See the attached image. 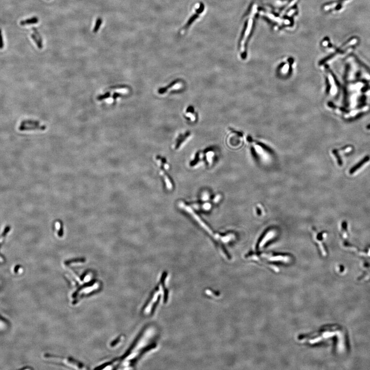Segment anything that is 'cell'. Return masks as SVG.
Returning a JSON list of instances; mask_svg holds the SVG:
<instances>
[{
    "instance_id": "1",
    "label": "cell",
    "mask_w": 370,
    "mask_h": 370,
    "mask_svg": "<svg viewBox=\"0 0 370 370\" xmlns=\"http://www.w3.org/2000/svg\"><path fill=\"white\" fill-rule=\"evenodd\" d=\"M247 140L250 144L252 153L256 159L265 163L270 160L272 156V151L269 148L263 143L254 140L249 136L247 137Z\"/></svg>"
},
{
    "instance_id": "2",
    "label": "cell",
    "mask_w": 370,
    "mask_h": 370,
    "mask_svg": "<svg viewBox=\"0 0 370 370\" xmlns=\"http://www.w3.org/2000/svg\"><path fill=\"white\" fill-rule=\"evenodd\" d=\"M179 207L182 208V209L186 211L187 213H188L190 214L191 216L193 217L194 219L196 220V221L197 222V223L200 225V227H202L208 234H209L211 236L214 237L215 239L218 240L219 241L220 238V237L221 235L220 236L219 235L214 234V233H213V232L212 231V230L210 229V228H209L207 225L205 223V222L203 221L202 219H200V217L196 214V212H194L193 210L191 209V208L190 207H189L188 205H187L186 204H185L183 202H179Z\"/></svg>"
},
{
    "instance_id": "3",
    "label": "cell",
    "mask_w": 370,
    "mask_h": 370,
    "mask_svg": "<svg viewBox=\"0 0 370 370\" xmlns=\"http://www.w3.org/2000/svg\"><path fill=\"white\" fill-rule=\"evenodd\" d=\"M226 142L232 148H237L243 143V134L241 132L235 129L229 128V133L226 138Z\"/></svg>"
},
{
    "instance_id": "4",
    "label": "cell",
    "mask_w": 370,
    "mask_h": 370,
    "mask_svg": "<svg viewBox=\"0 0 370 370\" xmlns=\"http://www.w3.org/2000/svg\"><path fill=\"white\" fill-rule=\"evenodd\" d=\"M184 87V81L182 79H175L167 85L159 88L157 90V93L159 95H166L168 94L181 91Z\"/></svg>"
},
{
    "instance_id": "5",
    "label": "cell",
    "mask_w": 370,
    "mask_h": 370,
    "mask_svg": "<svg viewBox=\"0 0 370 370\" xmlns=\"http://www.w3.org/2000/svg\"><path fill=\"white\" fill-rule=\"evenodd\" d=\"M192 136V134L190 131H186L183 133H180L177 135L175 140L174 143V149L178 150L181 149Z\"/></svg>"
},
{
    "instance_id": "6",
    "label": "cell",
    "mask_w": 370,
    "mask_h": 370,
    "mask_svg": "<svg viewBox=\"0 0 370 370\" xmlns=\"http://www.w3.org/2000/svg\"><path fill=\"white\" fill-rule=\"evenodd\" d=\"M184 118L190 123L196 122L198 119V115L195 107L189 105L185 109L183 114Z\"/></svg>"
},
{
    "instance_id": "7",
    "label": "cell",
    "mask_w": 370,
    "mask_h": 370,
    "mask_svg": "<svg viewBox=\"0 0 370 370\" xmlns=\"http://www.w3.org/2000/svg\"><path fill=\"white\" fill-rule=\"evenodd\" d=\"M291 64L289 63H283L280 65L277 70V74L280 78H287L291 74Z\"/></svg>"
},
{
    "instance_id": "8",
    "label": "cell",
    "mask_w": 370,
    "mask_h": 370,
    "mask_svg": "<svg viewBox=\"0 0 370 370\" xmlns=\"http://www.w3.org/2000/svg\"><path fill=\"white\" fill-rule=\"evenodd\" d=\"M275 232L272 230L269 231L266 233L259 242L260 243H259V248L263 247V246L267 243V242L274 237L275 235Z\"/></svg>"
},
{
    "instance_id": "9",
    "label": "cell",
    "mask_w": 370,
    "mask_h": 370,
    "mask_svg": "<svg viewBox=\"0 0 370 370\" xmlns=\"http://www.w3.org/2000/svg\"><path fill=\"white\" fill-rule=\"evenodd\" d=\"M370 156H365V157L363 158V159H362L360 161H359L358 163H357V164H356V165L355 166H354L353 168H352L351 170L349 171V173H350L351 174H354L356 172V171H357V170H358L361 167H362V166L364 165V164H365V163H367V162H368V161H369V160H370Z\"/></svg>"
},
{
    "instance_id": "10",
    "label": "cell",
    "mask_w": 370,
    "mask_h": 370,
    "mask_svg": "<svg viewBox=\"0 0 370 370\" xmlns=\"http://www.w3.org/2000/svg\"><path fill=\"white\" fill-rule=\"evenodd\" d=\"M19 130L20 131H28V130H44L46 129V127L44 126H33L31 127H27V126H21L19 128Z\"/></svg>"
},
{
    "instance_id": "11",
    "label": "cell",
    "mask_w": 370,
    "mask_h": 370,
    "mask_svg": "<svg viewBox=\"0 0 370 370\" xmlns=\"http://www.w3.org/2000/svg\"><path fill=\"white\" fill-rule=\"evenodd\" d=\"M159 170H160V174L162 175V176L163 177V179L165 181L166 186L168 189H171L172 188V183L171 182L170 179L168 177V175L166 174L165 170H164L165 169L161 168V167H159Z\"/></svg>"
},
{
    "instance_id": "12",
    "label": "cell",
    "mask_w": 370,
    "mask_h": 370,
    "mask_svg": "<svg viewBox=\"0 0 370 370\" xmlns=\"http://www.w3.org/2000/svg\"><path fill=\"white\" fill-rule=\"evenodd\" d=\"M39 21V19L37 17H33L30 19H26L25 20H22L20 22V24L21 25H29V24H33L37 23Z\"/></svg>"
},
{
    "instance_id": "13",
    "label": "cell",
    "mask_w": 370,
    "mask_h": 370,
    "mask_svg": "<svg viewBox=\"0 0 370 370\" xmlns=\"http://www.w3.org/2000/svg\"><path fill=\"white\" fill-rule=\"evenodd\" d=\"M31 37L34 40V41H35V43H36L37 47H38V48L40 49H41L43 47L42 41H41L37 37V36L34 35V34H32V35H31Z\"/></svg>"
},
{
    "instance_id": "14",
    "label": "cell",
    "mask_w": 370,
    "mask_h": 370,
    "mask_svg": "<svg viewBox=\"0 0 370 370\" xmlns=\"http://www.w3.org/2000/svg\"><path fill=\"white\" fill-rule=\"evenodd\" d=\"M102 22H103L102 19H101V18L97 19V21H96V22L95 26V27L94 28V33H97V31L99 30V29L100 28V26L101 25Z\"/></svg>"
},
{
    "instance_id": "15",
    "label": "cell",
    "mask_w": 370,
    "mask_h": 370,
    "mask_svg": "<svg viewBox=\"0 0 370 370\" xmlns=\"http://www.w3.org/2000/svg\"><path fill=\"white\" fill-rule=\"evenodd\" d=\"M333 153L335 155V156L337 158V159L338 161V163L339 165L342 166V159L341 158V157H340V155H339V154L338 153V152L337 150H334L333 151Z\"/></svg>"
},
{
    "instance_id": "16",
    "label": "cell",
    "mask_w": 370,
    "mask_h": 370,
    "mask_svg": "<svg viewBox=\"0 0 370 370\" xmlns=\"http://www.w3.org/2000/svg\"><path fill=\"white\" fill-rule=\"evenodd\" d=\"M22 125L24 124H30V125H33V126H39V122L37 121H34V120H25L23 121L22 122Z\"/></svg>"
},
{
    "instance_id": "17",
    "label": "cell",
    "mask_w": 370,
    "mask_h": 370,
    "mask_svg": "<svg viewBox=\"0 0 370 370\" xmlns=\"http://www.w3.org/2000/svg\"><path fill=\"white\" fill-rule=\"evenodd\" d=\"M84 261H85V259H75V260H70V261H66V264H69L73 263V262H83Z\"/></svg>"
},
{
    "instance_id": "18",
    "label": "cell",
    "mask_w": 370,
    "mask_h": 370,
    "mask_svg": "<svg viewBox=\"0 0 370 370\" xmlns=\"http://www.w3.org/2000/svg\"><path fill=\"white\" fill-rule=\"evenodd\" d=\"M7 327V324L5 321L0 318V330H4Z\"/></svg>"
},
{
    "instance_id": "19",
    "label": "cell",
    "mask_w": 370,
    "mask_h": 370,
    "mask_svg": "<svg viewBox=\"0 0 370 370\" xmlns=\"http://www.w3.org/2000/svg\"><path fill=\"white\" fill-rule=\"evenodd\" d=\"M4 46V43L3 39L2 33V30L0 28V49H2Z\"/></svg>"
},
{
    "instance_id": "20",
    "label": "cell",
    "mask_w": 370,
    "mask_h": 370,
    "mask_svg": "<svg viewBox=\"0 0 370 370\" xmlns=\"http://www.w3.org/2000/svg\"><path fill=\"white\" fill-rule=\"evenodd\" d=\"M9 231H10V228H8V229H7L5 230V231H4V233H3L2 235L0 237V244L1 243V242H2V241L3 240V239H4V238H5V237H6V233H8Z\"/></svg>"
},
{
    "instance_id": "21",
    "label": "cell",
    "mask_w": 370,
    "mask_h": 370,
    "mask_svg": "<svg viewBox=\"0 0 370 370\" xmlns=\"http://www.w3.org/2000/svg\"><path fill=\"white\" fill-rule=\"evenodd\" d=\"M32 29H33V31H34V33H35L36 35L37 36V37L41 41H42V38L41 37V36L40 35V34L39 33V32L38 31V30L35 28H32Z\"/></svg>"
},
{
    "instance_id": "22",
    "label": "cell",
    "mask_w": 370,
    "mask_h": 370,
    "mask_svg": "<svg viewBox=\"0 0 370 370\" xmlns=\"http://www.w3.org/2000/svg\"><path fill=\"white\" fill-rule=\"evenodd\" d=\"M109 93H107L105 94V95H104L100 96H99V97H98V100H102V99H105V98H108V97H109Z\"/></svg>"
}]
</instances>
